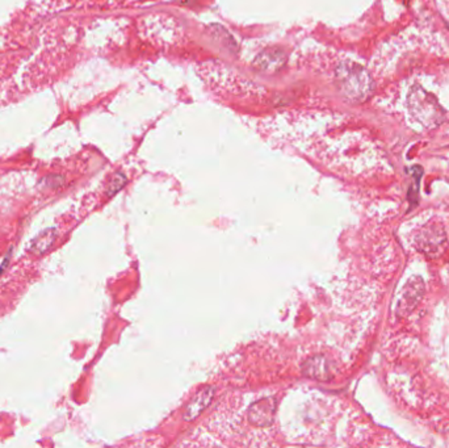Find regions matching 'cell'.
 Segmentation results:
<instances>
[{
	"instance_id": "8992f818",
	"label": "cell",
	"mask_w": 449,
	"mask_h": 448,
	"mask_svg": "<svg viewBox=\"0 0 449 448\" xmlns=\"http://www.w3.org/2000/svg\"><path fill=\"white\" fill-rule=\"evenodd\" d=\"M275 414V405L270 398H263L252 405L248 410V419L252 425L259 427H267L272 423Z\"/></svg>"
},
{
	"instance_id": "3957f363",
	"label": "cell",
	"mask_w": 449,
	"mask_h": 448,
	"mask_svg": "<svg viewBox=\"0 0 449 448\" xmlns=\"http://www.w3.org/2000/svg\"><path fill=\"white\" fill-rule=\"evenodd\" d=\"M415 244L418 250L427 257L440 255L447 246V234L443 225L430 222L423 226L415 237Z\"/></svg>"
},
{
	"instance_id": "9c48e42d",
	"label": "cell",
	"mask_w": 449,
	"mask_h": 448,
	"mask_svg": "<svg viewBox=\"0 0 449 448\" xmlns=\"http://www.w3.org/2000/svg\"><path fill=\"white\" fill-rule=\"evenodd\" d=\"M56 238H57L56 229H53V228L46 229L33 239V242L30 245V253L34 255H43L52 246L54 245Z\"/></svg>"
},
{
	"instance_id": "6da1fadb",
	"label": "cell",
	"mask_w": 449,
	"mask_h": 448,
	"mask_svg": "<svg viewBox=\"0 0 449 448\" xmlns=\"http://www.w3.org/2000/svg\"><path fill=\"white\" fill-rule=\"evenodd\" d=\"M335 85L346 100L355 104L366 100L375 89V82L371 74L362 65L351 61L342 62L336 66Z\"/></svg>"
},
{
	"instance_id": "52a82bcc",
	"label": "cell",
	"mask_w": 449,
	"mask_h": 448,
	"mask_svg": "<svg viewBox=\"0 0 449 448\" xmlns=\"http://www.w3.org/2000/svg\"><path fill=\"white\" fill-rule=\"evenodd\" d=\"M216 394V388L215 387H206L204 388L203 390H200L196 397H193L189 404L187 405L184 413H183V417L186 420H193V419L197 418L204 410L210 405L213 397Z\"/></svg>"
},
{
	"instance_id": "5b68a950",
	"label": "cell",
	"mask_w": 449,
	"mask_h": 448,
	"mask_svg": "<svg viewBox=\"0 0 449 448\" xmlns=\"http://www.w3.org/2000/svg\"><path fill=\"white\" fill-rule=\"evenodd\" d=\"M287 63V54L280 47H268L259 53L254 61V67L264 74H276Z\"/></svg>"
},
{
	"instance_id": "7a4b0ae2",
	"label": "cell",
	"mask_w": 449,
	"mask_h": 448,
	"mask_svg": "<svg viewBox=\"0 0 449 448\" xmlns=\"http://www.w3.org/2000/svg\"><path fill=\"white\" fill-rule=\"evenodd\" d=\"M407 105L411 116L427 129L436 128L444 121L446 115L437 99L420 86L410 89Z\"/></svg>"
},
{
	"instance_id": "30bf717a",
	"label": "cell",
	"mask_w": 449,
	"mask_h": 448,
	"mask_svg": "<svg viewBox=\"0 0 449 448\" xmlns=\"http://www.w3.org/2000/svg\"><path fill=\"white\" fill-rule=\"evenodd\" d=\"M125 183H127V178H125V175H124V173H116V175L111 179V182H109V184H108L107 195H108V196H113V195L117 193L121 188L125 186Z\"/></svg>"
},
{
	"instance_id": "ba28073f",
	"label": "cell",
	"mask_w": 449,
	"mask_h": 448,
	"mask_svg": "<svg viewBox=\"0 0 449 448\" xmlns=\"http://www.w3.org/2000/svg\"><path fill=\"white\" fill-rule=\"evenodd\" d=\"M304 374L316 380H330L333 377V367L330 361L325 356H313L309 361H306L303 368Z\"/></svg>"
},
{
	"instance_id": "277c9868",
	"label": "cell",
	"mask_w": 449,
	"mask_h": 448,
	"mask_svg": "<svg viewBox=\"0 0 449 448\" xmlns=\"http://www.w3.org/2000/svg\"><path fill=\"white\" fill-rule=\"evenodd\" d=\"M424 290H426V287H424L423 280L418 276L411 277L402 289L401 300H399L398 308H397L398 313L405 314V316L410 314L419 305L423 296H424Z\"/></svg>"
}]
</instances>
